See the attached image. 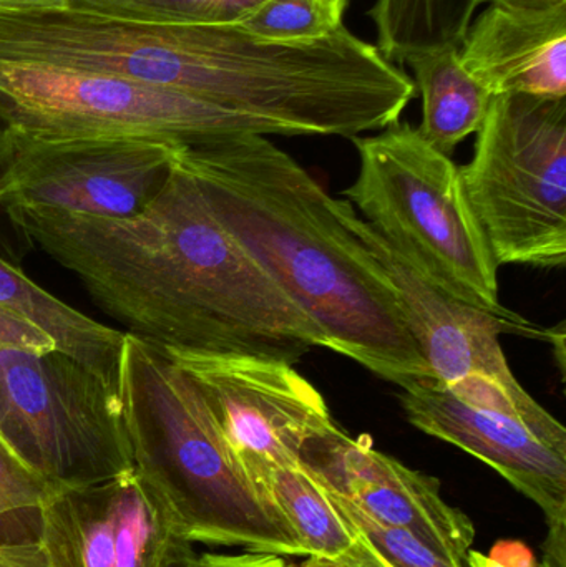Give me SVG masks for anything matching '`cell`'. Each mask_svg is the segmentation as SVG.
Returning a JSON list of instances; mask_svg holds the SVG:
<instances>
[{
  "instance_id": "cell-7",
  "label": "cell",
  "mask_w": 566,
  "mask_h": 567,
  "mask_svg": "<svg viewBox=\"0 0 566 567\" xmlns=\"http://www.w3.org/2000/svg\"><path fill=\"white\" fill-rule=\"evenodd\" d=\"M409 423L494 468L544 512L547 567L566 559V429L515 379H432L402 389Z\"/></svg>"
},
{
  "instance_id": "cell-10",
  "label": "cell",
  "mask_w": 566,
  "mask_h": 567,
  "mask_svg": "<svg viewBox=\"0 0 566 567\" xmlns=\"http://www.w3.org/2000/svg\"><path fill=\"white\" fill-rule=\"evenodd\" d=\"M159 349L198 386L246 473L259 465H299L309 443L339 426L325 396L291 363L243 353Z\"/></svg>"
},
{
  "instance_id": "cell-23",
  "label": "cell",
  "mask_w": 566,
  "mask_h": 567,
  "mask_svg": "<svg viewBox=\"0 0 566 567\" xmlns=\"http://www.w3.org/2000/svg\"><path fill=\"white\" fill-rule=\"evenodd\" d=\"M6 349L33 353L59 352L56 343L43 330L0 310V350Z\"/></svg>"
},
{
  "instance_id": "cell-13",
  "label": "cell",
  "mask_w": 566,
  "mask_h": 567,
  "mask_svg": "<svg viewBox=\"0 0 566 567\" xmlns=\"http://www.w3.org/2000/svg\"><path fill=\"white\" fill-rule=\"evenodd\" d=\"M301 465L372 518L409 529L467 567L474 525L442 498L438 480L378 452L366 436L352 439L341 426L309 443Z\"/></svg>"
},
{
  "instance_id": "cell-28",
  "label": "cell",
  "mask_w": 566,
  "mask_h": 567,
  "mask_svg": "<svg viewBox=\"0 0 566 567\" xmlns=\"http://www.w3.org/2000/svg\"><path fill=\"white\" fill-rule=\"evenodd\" d=\"M354 535V545L351 546L348 553L338 559L339 565L344 567H389L369 548L368 543L361 536Z\"/></svg>"
},
{
  "instance_id": "cell-27",
  "label": "cell",
  "mask_w": 566,
  "mask_h": 567,
  "mask_svg": "<svg viewBox=\"0 0 566 567\" xmlns=\"http://www.w3.org/2000/svg\"><path fill=\"white\" fill-rule=\"evenodd\" d=\"M72 0H0V16L50 12L69 9Z\"/></svg>"
},
{
  "instance_id": "cell-18",
  "label": "cell",
  "mask_w": 566,
  "mask_h": 567,
  "mask_svg": "<svg viewBox=\"0 0 566 567\" xmlns=\"http://www.w3.org/2000/svg\"><path fill=\"white\" fill-rule=\"evenodd\" d=\"M481 0H375L369 17L379 52L395 65L428 50L461 49Z\"/></svg>"
},
{
  "instance_id": "cell-21",
  "label": "cell",
  "mask_w": 566,
  "mask_h": 567,
  "mask_svg": "<svg viewBox=\"0 0 566 567\" xmlns=\"http://www.w3.org/2000/svg\"><path fill=\"white\" fill-rule=\"evenodd\" d=\"M263 0H72L70 7L182 23H238Z\"/></svg>"
},
{
  "instance_id": "cell-29",
  "label": "cell",
  "mask_w": 566,
  "mask_h": 567,
  "mask_svg": "<svg viewBox=\"0 0 566 567\" xmlns=\"http://www.w3.org/2000/svg\"><path fill=\"white\" fill-rule=\"evenodd\" d=\"M481 2L508 10H527V12H541V10L566 7V0H481Z\"/></svg>"
},
{
  "instance_id": "cell-2",
  "label": "cell",
  "mask_w": 566,
  "mask_h": 567,
  "mask_svg": "<svg viewBox=\"0 0 566 567\" xmlns=\"http://www.w3.org/2000/svg\"><path fill=\"white\" fill-rule=\"evenodd\" d=\"M173 163L315 320L325 349L401 389L432 379L391 279L341 221L335 196L291 155L245 133L179 150Z\"/></svg>"
},
{
  "instance_id": "cell-17",
  "label": "cell",
  "mask_w": 566,
  "mask_h": 567,
  "mask_svg": "<svg viewBox=\"0 0 566 567\" xmlns=\"http://www.w3.org/2000/svg\"><path fill=\"white\" fill-rule=\"evenodd\" d=\"M259 492L281 513L305 549L306 558L338 561L354 545L322 486L299 465H259L248 470Z\"/></svg>"
},
{
  "instance_id": "cell-25",
  "label": "cell",
  "mask_w": 566,
  "mask_h": 567,
  "mask_svg": "<svg viewBox=\"0 0 566 567\" xmlns=\"http://www.w3.org/2000/svg\"><path fill=\"white\" fill-rule=\"evenodd\" d=\"M286 558L276 555L243 551L241 555H215L205 553L199 556L198 567H282Z\"/></svg>"
},
{
  "instance_id": "cell-32",
  "label": "cell",
  "mask_w": 566,
  "mask_h": 567,
  "mask_svg": "<svg viewBox=\"0 0 566 567\" xmlns=\"http://www.w3.org/2000/svg\"><path fill=\"white\" fill-rule=\"evenodd\" d=\"M282 567H301V565H292V563H286Z\"/></svg>"
},
{
  "instance_id": "cell-20",
  "label": "cell",
  "mask_w": 566,
  "mask_h": 567,
  "mask_svg": "<svg viewBox=\"0 0 566 567\" xmlns=\"http://www.w3.org/2000/svg\"><path fill=\"white\" fill-rule=\"evenodd\" d=\"M322 489L331 499L332 506L346 526L361 536L369 548L389 567H465L409 529L395 528L378 522L344 496L338 495L326 486H322Z\"/></svg>"
},
{
  "instance_id": "cell-5",
  "label": "cell",
  "mask_w": 566,
  "mask_h": 567,
  "mask_svg": "<svg viewBox=\"0 0 566 567\" xmlns=\"http://www.w3.org/2000/svg\"><path fill=\"white\" fill-rule=\"evenodd\" d=\"M461 175L498 266L564 268L566 99L494 96Z\"/></svg>"
},
{
  "instance_id": "cell-16",
  "label": "cell",
  "mask_w": 566,
  "mask_h": 567,
  "mask_svg": "<svg viewBox=\"0 0 566 567\" xmlns=\"http://www.w3.org/2000/svg\"><path fill=\"white\" fill-rule=\"evenodd\" d=\"M422 96V138L444 155L477 133L494 96L464 69L459 49L428 50L405 60Z\"/></svg>"
},
{
  "instance_id": "cell-14",
  "label": "cell",
  "mask_w": 566,
  "mask_h": 567,
  "mask_svg": "<svg viewBox=\"0 0 566 567\" xmlns=\"http://www.w3.org/2000/svg\"><path fill=\"white\" fill-rule=\"evenodd\" d=\"M459 56L492 96L566 99V7L527 12L488 6L472 20Z\"/></svg>"
},
{
  "instance_id": "cell-24",
  "label": "cell",
  "mask_w": 566,
  "mask_h": 567,
  "mask_svg": "<svg viewBox=\"0 0 566 567\" xmlns=\"http://www.w3.org/2000/svg\"><path fill=\"white\" fill-rule=\"evenodd\" d=\"M0 450H2L13 463H17L20 468H23L19 458V436H17L16 422H13L12 409H10L9 393H7L6 380H3L2 365H0Z\"/></svg>"
},
{
  "instance_id": "cell-9",
  "label": "cell",
  "mask_w": 566,
  "mask_h": 567,
  "mask_svg": "<svg viewBox=\"0 0 566 567\" xmlns=\"http://www.w3.org/2000/svg\"><path fill=\"white\" fill-rule=\"evenodd\" d=\"M178 148L100 136H49L0 126V208L123 218L148 205Z\"/></svg>"
},
{
  "instance_id": "cell-22",
  "label": "cell",
  "mask_w": 566,
  "mask_h": 567,
  "mask_svg": "<svg viewBox=\"0 0 566 567\" xmlns=\"http://www.w3.org/2000/svg\"><path fill=\"white\" fill-rule=\"evenodd\" d=\"M45 488L0 450V543L37 542Z\"/></svg>"
},
{
  "instance_id": "cell-19",
  "label": "cell",
  "mask_w": 566,
  "mask_h": 567,
  "mask_svg": "<svg viewBox=\"0 0 566 567\" xmlns=\"http://www.w3.org/2000/svg\"><path fill=\"white\" fill-rule=\"evenodd\" d=\"M348 6L349 0H263L238 25L271 42H312L344 25Z\"/></svg>"
},
{
  "instance_id": "cell-15",
  "label": "cell",
  "mask_w": 566,
  "mask_h": 567,
  "mask_svg": "<svg viewBox=\"0 0 566 567\" xmlns=\"http://www.w3.org/2000/svg\"><path fill=\"white\" fill-rule=\"evenodd\" d=\"M0 310L43 330L63 355L119 383L123 333L73 309L0 258Z\"/></svg>"
},
{
  "instance_id": "cell-8",
  "label": "cell",
  "mask_w": 566,
  "mask_h": 567,
  "mask_svg": "<svg viewBox=\"0 0 566 567\" xmlns=\"http://www.w3.org/2000/svg\"><path fill=\"white\" fill-rule=\"evenodd\" d=\"M19 458L47 486L105 482L133 468L119 383L60 352L0 350Z\"/></svg>"
},
{
  "instance_id": "cell-3",
  "label": "cell",
  "mask_w": 566,
  "mask_h": 567,
  "mask_svg": "<svg viewBox=\"0 0 566 567\" xmlns=\"http://www.w3.org/2000/svg\"><path fill=\"white\" fill-rule=\"evenodd\" d=\"M119 392L133 466L193 545L306 558L281 513L226 445L198 386L156 343L123 333Z\"/></svg>"
},
{
  "instance_id": "cell-6",
  "label": "cell",
  "mask_w": 566,
  "mask_h": 567,
  "mask_svg": "<svg viewBox=\"0 0 566 567\" xmlns=\"http://www.w3.org/2000/svg\"><path fill=\"white\" fill-rule=\"evenodd\" d=\"M0 122L35 135L100 136L185 150L229 136L276 135L265 122L120 76L0 63Z\"/></svg>"
},
{
  "instance_id": "cell-12",
  "label": "cell",
  "mask_w": 566,
  "mask_h": 567,
  "mask_svg": "<svg viewBox=\"0 0 566 567\" xmlns=\"http://www.w3.org/2000/svg\"><path fill=\"white\" fill-rule=\"evenodd\" d=\"M335 208L349 231L371 252L391 279L409 330L428 362L434 382L451 386L472 377L514 379L502 349V333L541 337L544 340L550 337V330L537 326H515L501 317L459 302L422 276L346 199L335 198Z\"/></svg>"
},
{
  "instance_id": "cell-30",
  "label": "cell",
  "mask_w": 566,
  "mask_h": 567,
  "mask_svg": "<svg viewBox=\"0 0 566 567\" xmlns=\"http://www.w3.org/2000/svg\"><path fill=\"white\" fill-rule=\"evenodd\" d=\"M467 567H534V563H531V565H514V563L497 561L492 556H485L478 551H471L469 553Z\"/></svg>"
},
{
  "instance_id": "cell-26",
  "label": "cell",
  "mask_w": 566,
  "mask_h": 567,
  "mask_svg": "<svg viewBox=\"0 0 566 567\" xmlns=\"http://www.w3.org/2000/svg\"><path fill=\"white\" fill-rule=\"evenodd\" d=\"M0 567H45L37 542L0 543Z\"/></svg>"
},
{
  "instance_id": "cell-4",
  "label": "cell",
  "mask_w": 566,
  "mask_h": 567,
  "mask_svg": "<svg viewBox=\"0 0 566 567\" xmlns=\"http://www.w3.org/2000/svg\"><path fill=\"white\" fill-rule=\"evenodd\" d=\"M351 140L359 173L342 195L352 209L447 296L515 326H534L502 303L501 266L451 156L409 123Z\"/></svg>"
},
{
  "instance_id": "cell-11",
  "label": "cell",
  "mask_w": 566,
  "mask_h": 567,
  "mask_svg": "<svg viewBox=\"0 0 566 567\" xmlns=\"http://www.w3.org/2000/svg\"><path fill=\"white\" fill-rule=\"evenodd\" d=\"M45 567H198L163 496L135 466L83 486H47L39 508Z\"/></svg>"
},
{
  "instance_id": "cell-1",
  "label": "cell",
  "mask_w": 566,
  "mask_h": 567,
  "mask_svg": "<svg viewBox=\"0 0 566 567\" xmlns=\"http://www.w3.org/2000/svg\"><path fill=\"white\" fill-rule=\"evenodd\" d=\"M6 213L140 339L291 365L316 347L325 349L315 320L216 218L195 179L175 163L148 205L132 216Z\"/></svg>"
},
{
  "instance_id": "cell-31",
  "label": "cell",
  "mask_w": 566,
  "mask_h": 567,
  "mask_svg": "<svg viewBox=\"0 0 566 567\" xmlns=\"http://www.w3.org/2000/svg\"><path fill=\"white\" fill-rule=\"evenodd\" d=\"M301 567H344V566L339 565L338 561H329V559L312 558V556H309V558H306V561L301 563Z\"/></svg>"
}]
</instances>
